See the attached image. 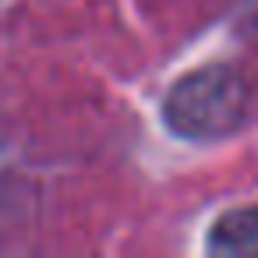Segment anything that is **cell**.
<instances>
[{"label": "cell", "mask_w": 258, "mask_h": 258, "mask_svg": "<svg viewBox=\"0 0 258 258\" xmlns=\"http://www.w3.org/2000/svg\"><path fill=\"white\" fill-rule=\"evenodd\" d=\"M247 113V85L226 64H209L184 75L163 103L173 135L187 142H216L240 127Z\"/></svg>", "instance_id": "cell-1"}, {"label": "cell", "mask_w": 258, "mask_h": 258, "mask_svg": "<svg viewBox=\"0 0 258 258\" xmlns=\"http://www.w3.org/2000/svg\"><path fill=\"white\" fill-rule=\"evenodd\" d=\"M209 251L230 258H258V205L230 209L219 216L209 233Z\"/></svg>", "instance_id": "cell-2"}]
</instances>
